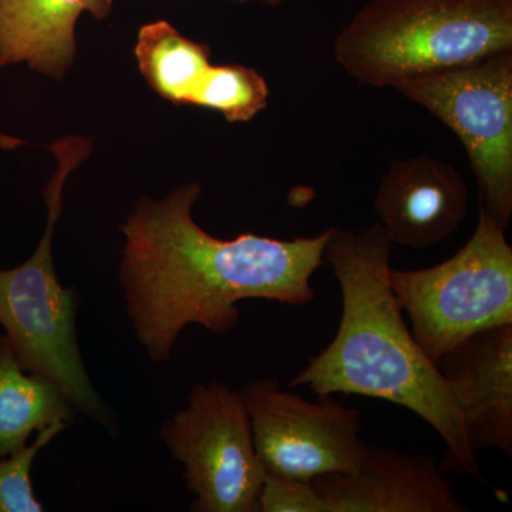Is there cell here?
<instances>
[{"mask_svg": "<svg viewBox=\"0 0 512 512\" xmlns=\"http://www.w3.org/2000/svg\"><path fill=\"white\" fill-rule=\"evenodd\" d=\"M476 453L512 456V325L483 330L437 363Z\"/></svg>", "mask_w": 512, "mask_h": 512, "instance_id": "obj_11", "label": "cell"}, {"mask_svg": "<svg viewBox=\"0 0 512 512\" xmlns=\"http://www.w3.org/2000/svg\"><path fill=\"white\" fill-rule=\"evenodd\" d=\"M392 242L379 222L330 228L325 256L342 291L343 309L332 342L289 387L318 396L357 394L397 404L429 423L446 443L440 467L483 481L463 414L436 363L420 348L390 285Z\"/></svg>", "mask_w": 512, "mask_h": 512, "instance_id": "obj_2", "label": "cell"}, {"mask_svg": "<svg viewBox=\"0 0 512 512\" xmlns=\"http://www.w3.org/2000/svg\"><path fill=\"white\" fill-rule=\"evenodd\" d=\"M76 409L62 390L26 372L6 336H0V457L28 444L35 431L70 424Z\"/></svg>", "mask_w": 512, "mask_h": 512, "instance_id": "obj_13", "label": "cell"}, {"mask_svg": "<svg viewBox=\"0 0 512 512\" xmlns=\"http://www.w3.org/2000/svg\"><path fill=\"white\" fill-rule=\"evenodd\" d=\"M258 512H328L312 481L266 474Z\"/></svg>", "mask_w": 512, "mask_h": 512, "instance_id": "obj_17", "label": "cell"}, {"mask_svg": "<svg viewBox=\"0 0 512 512\" xmlns=\"http://www.w3.org/2000/svg\"><path fill=\"white\" fill-rule=\"evenodd\" d=\"M69 424L57 423L37 434L32 444L0 457V512H42L43 504L33 493L30 471L39 451Z\"/></svg>", "mask_w": 512, "mask_h": 512, "instance_id": "obj_16", "label": "cell"}, {"mask_svg": "<svg viewBox=\"0 0 512 512\" xmlns=\"http://www.w3.org/2000/svg\"><path fill=\"white\" fill-rule=\"evenodd\" d=\"M114 0H0V67L25 64L62 82L77 53L83 15L106 20Z\"/></svg>", "mask_w": 512, "mask_h": 512, "instance_id": "obj_12", "label": "cell"}, {"mask_svg": "<svg viewBox=\"0 0 512 512\" xmlns=\"http://www.w3.org/2000/svg\"><path fill=\"white\" fill-rule=\"evenodd\" d=\"M56 170L46 184V227L28 261L0 269V325L26 372L55 384L76 412L89 416L111 433L117 424L84 366L76 330V295L63 288L53 259V238L63 214V192L70 175L93 153V141L82 136L59 138L49 146Z\"/></svg>", "mask_w": 512, "mask_h": 512, "instance_id": "obj_4", "label": "cell"}, {"mask_svg": "<svg viewBox=\"0 0 512 512\" xmlns=\"http://www.w3.org/2000/svg\"><path fill=\"white\" fill-rule=\"evenodd\" d=\"M493 215L480 208L473 235L430 268L390 269V285L433 363L483 330L512 325V248Z\"/></svg>", "mask_w": 512, "mask_h": 512, "instance_id": "obj_5", "label": "cell"}, {"mask_svg": "<svg viewBox=\"0 0 512 512\" xmlns=\"http://www.w3.org/2000/svg\"><path fill=\"white\" fill-rule=\"evenodd\" d=\"M134 56L148 87L174 106H192L212 66L210 46L183 35L164 19L138 29Z\"/></svg>", "mask_w": 512, "mask_h": 512, "instance_id": "obj_14", "label": "cell"}, {"mask_svg": "<svg viewBox=\"0 0 512 512\" xmlns=\"http://www.w3.org/2000/svg\"><path fill=\"white\" fill-rule=\"evenodd\" d=\"M251 421L256 453L266 474L312 481L355 470L365 450L360 410L330 396L309 402L275 379L239 390Z\"/></svg>", "mask_w": 512, "mask_h": 512, "instance_id": "obj_8", "label": "cell"}, {"mask_svg": "<svg viewBox=\"0 0 512 512\" xmlns=\"http://www.w3.org/2000/svg\"><path fill=\"white\" fill-rule=\"evenodd\" d=\"M171 456L184 466L194 512H258L265 468L239 390L198 383L188 403L161 427Z\"/></svg>", "mask_w": 512, "mask_h": 512, "instance_id": "obj_7", "label": "cell"}, {"mask_svg": "<svg viewBox=\"0 0 512 512\" xmlns=\"http://www.w3.org/2000/svg\"><path fill=\"white\" fill-rule=\"evenodd\" d=\"M512 50V0H370L333 42L336 63L375 89Z\"/></svg>", "mask_w": 512, "mask_h": 512, "instance_id": "obj_3", "label": "cell"}, {"mask_svg": "<svg viewBox=\"0 0 512 512\" xmlns=\"http://www.w3.org/2000/svg\"><path fill=\"white\" fill-rule=\"evenodd\" d=\"M328 512H466L427 454L367 446L350 473L313 478Z\"/></svg>", "mask_w": 512, "mask_h": 512, "instance_id": "obj_9", "label": "cell"}, {"mask_svg": "<svg viewBox=\"0 0 512 512\" xmlns=\"http://www.w3.org/2000/svg\"><path fill=\"white\" fill-rule=\"evenodd\" d=\"M470 191L453 165L426 154L397 158L377 187L373 208L393 244L426 249L466 220Z\"/></svg>", "mask_w": 512, "mask_h": 512, "instance_id": "obj_10", "label": "cell"}, {"mask_svg": "<svg viewBox=\"0 0 512 512\" xmlns=\"http://www.w3.org/2000/svg\"><path fill=\"white\" fill-rule=\"evenodd\" d=\"M271 90L258 70L242 64H212L192 107L220 113L228 123H248L268 107Z\"/></svg>", "mask_w": 512, "mask_h": 512, "instance_id": "obj_15", "label": "cell"}, {"mask_svg": "<svg viewBox=\"0 0 512 512\" xmlns=\"http://www.w3.org/2000/svg\"><path fill=\"white\" fill-rule=\"evenodd\" d=\"M201 185H178L163 198L143 197L120 225V284L127 315L153 362H167L181 332L200 325L224 335L238 325L247 299L305 306L312 276L325 262L330 228L315 237H214L192 217Z\"/></svg>", "mask_w": 512, "mask_h": 512, "instance_id": "obj_1", "label": "cell"}, {"mask_svg": "<svg viewBox=\"0 0 512 512\" xmlns=\"http://www.w3.org/2000/svg\"><path fill=\"white\" fill-rule=\"evenodd\" d=\"M466 148L483 210L507 229L512 215V50L396 87Z\"/></svg>", "mask_w": 512, "mask_h": 512, "instance_id": "obj_6", "label": "cell"}, {"mask_svg": "<svg viewBox=\"0 0 512 512\" xmlns=\"http://www.w3.org/2000/svg\"><path fill=\"white\" fill-rule=\"evenodd\" d=\"M241 2H255L266 6V8L278 9L284 5L285 0H241Z\"/></svg>", "mask_w": 512, "mask_h": 512, "instance_id": "obj_18", "label": "cell"}]
</instances>
